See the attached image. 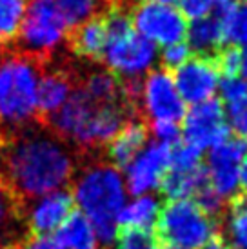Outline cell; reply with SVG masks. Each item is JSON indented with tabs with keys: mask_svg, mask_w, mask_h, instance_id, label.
<instances>
[{
	"mask_svg": "<svg viewBox=\"0 0 247 249\" xmlns=\"http://www.w3.org/2000/svg\"><path fill=\"white\" fill-rule=\"evenodd\" d=\"M6 180L22 198L62 191L75 177L69 145L49 129H26L4 147Z\"/></svg>",
	"mask_w": 247,
	"mask_h": 249,
	"instance_id": "6da1fadb",
	"label": "cell"
},
{
	"mask_svg": "<svg viewBox=\"0 0 247 249\" xmlns=\"http://www.w3.org/2000/svg\"><path fill=\"white\" fill-rule=\"evenodd\" d=\"M46 58L0 49V145L6 147L36 120V89Z\"/></svg>",
	"mask_w": 247,
	"mask_h": 249,
	"instance_id": "7a4b0ae2",
	"label": "cell"
},
{
	"mask_svg": "<svg viewBox=\"0 0 247 249\" xmlns=\"http://www.w3.org/2000/svg\"><path fill=\"white\" fill-rule=\"evenodd\" d=\"M75 204L91 222L96 240L111 246L118 235V214L125 202V182L117 167L107 164H93L84 169L73 187Z\"/></svg>",
	"mask_w": 247,
	"mask_h": 249,
	"instance_id": "3957f363",
	"label": "cell"
},
{
	"mask_svg": "<svg viewBox=\"0 0 247 249\" xmlns=\"http://www.w3.org/2000/svg\"><path fill=\"white\" fill-rule=\"evenodd\" d=\"M104 18L107 28V44L102 60L109 68V73L120 80L140 78L157 60V46L137 33L129 7L124 4L109 6Z\"/></svg>",
	"mask_w": 247,
	"mask_h": 249,
	"instance_id": "277c9868",
	"label": "cell"
},
{
	"mask_svg": "<svg viewBox=\"0 0 247 249\" xmlns=\"http://www.w3.org/2000/svg\"><path fill=\"white\" fill-rule=\"evenodd\" d=\"M220 222L211 218L191 200H167L160 208L155 233L169 248L200 249L218 236Z\"/></svg>",
	"mask_w": 247,
	"mask_h": 249,
	"instance_id": "5b68a950",
	"label": "cell"
},
{
	"mask_svg": "<svg viewBox=\"0 0 247 249\" xmlns=\"http://www.w3.org/2000/svg\"><path fill=\"white\" fill-rule=\"evenodd\" d=\"M68 24L51 0H29L20 26V44L26 53L48 60L66 35Z\"/></svg>",
	"mask_w": 247,
	"mask_h": 249,
	"instance_id": "8992f818",
	"label": "cell"
},
{
	"mask_svg": "<svg viewBox=\"0 0 247 249\" xmlns=\"http://www.w3.org/2000/svg\"><path fill=\"white\" fill-rule=\"evenodd\" d=\"M129 13L137 33L155 46H171L176 42H184L187 36L189 22L178 7L151 0H140L129 7Z\"/></svg>",
	"mask_w": 247,
	"mask_h": 249,
	"instance_id": "52a82bcc",
	"label": "cell"
},
{
	"mask_svg": "<svg viewBox=\"0 0 247 249\" xmlns=\"http://www.w3.org/2000/svg\"><path fill=\"white\" fill-rule=\"evenodd\" d=\"M246 155L247 140L233 135L209 151L206 164L207 184L227 204L242 195L240 164Z\"/></svg>",
	"mask_w": 247,
	"mask_h": 249,
	"instance_id": "ba28073f",
	"label": "cell"
},
{
	"mask_svg": "<svg viewBox=\"0 0 247 249\" xmlns=\"http://www.w3.org/2000/svg\"><path fill=\"white\" fill-rule=\"evenodd\" d=\"M182 137L185 144L196 149H213L231 137V127L226 120V107L218 98H209L185 111Z\"/></svg>",
	"mask_w": 247,
	"mask_h": 249,
	"instance_id": "9c48e42d",
	"label": "cell"
},
{
	"mask_svg": "<svg viewBox=\"0 0 247 249\" xmlns=\"http://www.w3.org/2000/svg\"><path fill=\"white\" fill-rule=\"evenodd\" d=\"M140 102L151 122H175L180 124L185 117V102L176 91L173 75L167 70L149 71L142 80Z\"/></svg>",
	"mask_w": 247,
	"mask_h": 249,
	"instance_id": "30bf717a",
	"label": "cell"
},
{
	"mask_svg": "<svg viewBox=\"0 0 247 249\" xmlns=\"http://www.w3.org/2000/svg\"><path fill=\"white\" fill-rule=\"evenodd\" d=\"M176 91L184 102L191 106L213 98L220 86V71L214 56L191 55V58L171 73Z\"/></svg>",
	"mask_w": 247,
	"mask_h": 249,
	"instance_id": "8fae6325",
	"label": "cell"
},
{
	"mask_svg": "<svg viewBox=\"0 0 247 249\" xmlns=\"http://www.w3.org/2000/svg\"><path fill=\"white\" fill-rule=\"evenodd\" d=\"M173 145L164 142H153L138 153V157L125 167V189L135 196L147 195L160 187L169 162Z\"/></svg>",
	"mask_w": 247,
	"mask_h": 249,
	"instance_id": "7c38bea8",
	"label": "cell"
},
{
	"mask_svg": "<svg viewBox=\"0 0 247 249\" xmlns=\"http://www.w3.org/2000/svg\"><path fill=\"white\" fill-rule=\"evenodd\" d=\"M28 236L24 198L0 173V249H20Z\"/></svg>",
	"mask_w": 247,
	"mask_h": 249,
	"instance_id": "4fadbf2b",
	"label": "cell"
},
{
	"mask_svg": "<svg viewBox=\"0 0 247 249\" xmlns=\"http://www.w3.org/2000/svg\"><path fill=\"white\" fill-rule=\"evenodd\" d=\"M75 198L71 191H55L40 196L31 208L26 209V224L29 235H51L75 211Z\"/></svg>",
	"mask_w": 247,
	"mask_h": 249,
	"instance_id": "5bb4252c",
	"label": "cell"
},
{
	"mask_svg": "<svg viewBox=\"0 0 247 249\" xmlns=\"http://www.w3.org/2000/svg\"><path fill=\"white\" fill-rule=\"evenodd\" d=\"M73 93V75L69 70L55 68L40 75L36 89V120L42 125L68 102Z\"/></svg>",
	"mask_w": 247,
	"mask_h": 249,
	"instance_id": "9a60e30c",
	"label": "cell"
},
{
	"mask_svg": "<svg viewBox=\"0 0 247 249\" xmlns=\"http://www.w3.org/2000/svg\"><path fill=\"white\" fill-rule=\"evenodd\" d=\"M66 40L73 55L86 60H102L107 44V28L104 15H95L71 28L66 35Z\"/></svg>",
	"mask_w": 247,
	"mask_h": 249,
	"instance_id": "2e32d148",
	"label": "cell"
},
{
	"mask_svg": "<svg viewBox=\"0 0 247 249\" xmlns=\"http://www.w3.org/2000/svg\"><path fill=\"white\" fill-rule=\"evenodd\" d=\"M149 127L140 120H131L118 131V135L107 144V159L113 167H125L138 157L145 147Z\"/></svg>",
	"mask_w": 247,
	"mask_h": 249,
	"instance_id": "e0dca14e",
	"label": "cell"
},
{
	"mask_svg": "<svg viewBox=\"0 0 247 249\" xmlns=\"http://www.w3.org/2000/svg\"><path fill=\"white\" fill-rule=\"evenodd\" d=\"M224 31L218 15H209L198 20H193L187 28V46L194 55L213 56L224 48Z\"/></svg>",
	"mask_w": 247,
	"mask_h": 249,
	"instance_id": "ac0fdd59",
	"label": "cell"
},
{
	"mask_svg": "<svg viewBox=\"0 0 247 249\" xmlns=\"http://www.w3.org/2000/svg\"><path fill=\"white\" fill-rule=\"evenodd\" d=\"M55 238L62 249H98V240L91 222L76 209L56 229Z\"/></svg>",
	"mask_w": 247,
	"mask_h": 249,
	"instance_id": "d6986e66",
	"label": "cell"
},
{
	"mask_svg": "<svg viewBox=\"0 0 247 249\" xmlns=\"http://www.w3.org/2000/svg\"><path fill=\"white\" fill-rule=\"evenodd\" d=\"M160 208V202L153 195L137 196L118 214V229H155Z\"/></svg>",
	"mask_w": 247,
	"mask_h": 249,
	"instance_id": "ffe728a7",
	"label": "cell"
},
{
	"mask_svg": "<svg viewBox=\"0 0 247 249\" xmlns=\"http://www.w3.org/2000/svg\"><path fill=\"white\" fill-rule=\"evenodd\" d=\"M207 184L206 164L194 171L180 173V171H171L167 169L160 189L167 196V200H184V198H193L202 187Z\"/></svg>",
	"mask_w": 247,
	"mask_h": 249,
	"instance_id": "44dd1931",
	"label": "cell"
},
{
	"mask_svg": "<svg viewBox=\"0 0 247 249\" xmlns=\"http://www.w3.org/2000/svg\"><path fill=\"white\" fill-rule=\"evenodd\" d=\"M80 89L93 98L96 104H113L125 100L122 91V82L120 78L109 73V71H93L86 76ZM133 106V104H131Z\"/></svg>",
	"mask_w": 247,
	"mask_h": 249,
	"instance_id": "7402d4cb",
	"label": "cell"
},
{
	"mask_svg": "<svg viewBox=\"0 0 247 249\" xmlns=\"http://www.w3.org/2000/svg\"><path fill=\"white\" fill-rule=\"evenodd\" d=\"M224 40L229 46H247V0H234L226 11L218 15Z\"/></svg>",
	"mask_w": 247,
	"mask_h": 249,
	"instance_id": "603a6c76",
	"label": "cell"
},
{
	"mask_svg": "<svg viewBox=\"0 0 247 249\" xmlns=\"http://www.w3.org/2000/svg\"><path fill=\"white\" fill-rule=\"evenodd\" d=\"M226 233L233 249H247V196L238 195L227 204Z\"/></svg>",
	"mask_w": 247,
	"mask_h": 249,
	"instance_id": "cb8c5ba5",
	"label": "cell"
},
{
	"mask_svg": "<svg viewBox=\"0 0 247 249\" xmlns=\"http://www.w3.org/2000/svg\"><path fill=\"white\" fill-rule=\"evenodd\" d=\"M29 0H0V49L18 38Z\"/></svg>",
	"mask_w": 247,
	"mask_h": 249,
	"instance_id": "d4e9b609",
	"label": "cell"
},
{
	"mask_svg": "<svg viewBox=\"0 0 247 249\" xmlns=\"http://www.w3.org/2000/svg\"><path fill=\"white\" fill-rule=\"evenodd\" d=\"M58 11L62 13V17L66 18V24L68 28H75L80 22L88 20L95 15H100L98 9L102 6V2L106 0H51ZM111 6L115 4V0H109ZM68 29V31H69Z\"/></svg>",
	"mask_w": 247,
	"mask_h": 249,
	"instance_id": "484cf974",
	"label": "cell"
},
{
	"mask_svg": "<svg viewBox=\"0 0 247 249\" xmlns=\"http://www.w3.org/2000/svg\"><path fill=\"white\" fill-rule=\"evenodd\" d=\"M220 100L226 115H233L247 106V80L242 76H229L220 82Z\"/></svg>",
	"mask_w": 247,
	"mask_h": 249,
	"instance_id": "4316f807",
	"label": "cell"
},
{
	"mask_svg": "<svg viewBox=\"0 0 247 249\" xmlns=\"http://www.w3.org/2000/svg\"><path fill=\"white\" fill-rule=\"evenodd\" d=\"M115 249H164L155 229H120Z\"/></svg>",
	"mask_w": 247,
	"mask_h": 249,
	"instance_id": "83f0119b",
	"label": "cell"
},
{
	"mask_svg": "<svg viewBox=\"0 0 247 249\" xmlns=\"http://www.w3.org/2000/svg\"><path fill=\"white\" fill-rule=\"evenodd\" d=\"M202 166H204L202 151L196 149L194 145L178 142V144H175L171 147V162H169L171 171L187 173V171H194V169H198Z\"/></svg>",
	"mask_w": 247,
	"mask_h": 249,
	"instance_id": "f1b7e54d",
	"label": "cell"
},
{
	"mask_svg": "<svg viewBox=\"0 0 247 249\" xmlns=\"http://www.w3.org/2000/svg\"><path fill=\"white\" fill-rule=\"evenodd\" d=\"M180 2H182V13L185 15V18L198 20L209 15H220L234 0H180Z\"/></svg>",
	"mask_w": 247,
	"mask_h": 249,
	"instance_id": "f546056e",
	"label": "cell"
},
{
	"mask_svg": "<svg viewBox=\"0 0 247 249\" xmlns=\"http://www.w3.org/2000/svg\"><path fill=\"white\" fill-rule=\"evenodd\" d=\"M214 56V62L218 66L220 75L224 78L229 76H240V66H242V49L236 46H224Z\"/></svg>",
	"mask_w": 247,
	"mask_h": 249,
	"instance_id": "4dcf8cb0",
	"label": "cell"
},
{
	"mask_svg": "<svg viewBox=\"0 0 247 249\" xmlns=\"http://www.w3.org/2000/svg\"><path fill=\"white\" fill-rule=\"evenodd\" d=\"M193 51L187 46V42H176L171 46H165L162 51V68L167 70L169 73H173L175 70H178L182 64H185L191 58Z\"/></svg>",
	"mask_w": 247,
	"mask_h": 249,
	"instance_id": "1f68e13d",
	"label": "cell"
},
{
	"mask_svg": "<svg viewBox=\"0 0 247 249\" xmlns=\"http://www.w3.org/2000/svg\"><path fill=\"white\" fill-rule=\"evenodd\" d=\"M155 137H157L158 142H164V144L175 145L180 142V137H182V131H180L178 124L175 122H151V127Z\"/></svg>",
	"mask_w": 247,
	"mask_h": 249,
	"instance_id": "d6a6232c",
	"label": "cell"
},
{
	"mask_svg": "<svg viewBox=\"0 0 247 249\" xmlns=\"http://www.w3.org/2000/svg\"><path fill=\"white\" fill-rule=\"evenodd\" d=\"M20 249H62L53 235H29Z\"/></svg>",
	"mask_w": 247,
	"mask_h": 249,
	"instance_id": "836d02e7",
	"label": "cell"
},
{
	"mask_svg": "<svg viewBox=\"0 0 247 249\" xmlns=\"http://www.w3.org/2000/svg\"><path fill=\"white\" fill-rule=\"evenodd\" d=\"M229 127H233L236 137L247 140V106L229 115Z\"/></svg>",
	"mask_w": 247,
	"mask_h": 249,
	"instance_id": "e575fe53",
	"label": "cell"
},
{
	"mask_svg": "<svg viewBox=\"0 0 247 249\" xmlns=\"http://www.w3.org/2000/svg\"><path fill=\"white\" fill-rule=\"evenodd\" d=\"M204 249H233V248H231V246L227 244V240L224 238V236L218 235V236H214L213 240L207 244V246Z\"/></svg>",
	"mask_w": 247,
	"mask_h": 249,
	"instance_id": "d590c367",
	"label": "cell"
},
{
	"mask_svg": "<svg viewBox=\"0 0 247 249\" xmlns=\"http://www.w3.org/2000/svg\"><path fill=\"white\" fill-rule=\"evenodd\" d=\"M240 189H242V195L247 196V155L240 164Z\"/></svg>",
	"mask_w": 247,
	"mask_h": 249,
	"instance_id": "8d00e7d4",
	"label": "cell"
},
{
	"mask_svg": "<svg viewBox=\"0 0 247 249\" xmlns=\"http://www.w3.org/2000/svg\"><path fill=\"white\" fill-rule=\"evenodd\" d=\"M240 76L247 80V49L242 51V66H240Z\"/></svg>",
	"mask_w": 247,
	"mask_h": 249,
	"instance_id": "74e56055",
	"label": "cell"
},
{
	"mask_svg": "<svg viewBox=\"0 0 247 249\" xmlns=\"http://www.w3.org/2000/svg\"><path fill=\"white\" fill-rule=\"evenodd\" d=\"M151 2H160V4H169V6H173L175 2H180V0H151Z\"/></svg>",
	"mask_w": 247,
	"mask_h": 249,
	"instance_id": "f35d334b",
	"label": "cell"
},
{
	"mask_svg": "<svg viewBox=\"0 0 247 249\" xmlns=\"http://www.w3.org/2000/svg\"><path fill=\"white\" fill-rule=\"evenodd\" d=\"M167 249H178V248H167Z\"/></svg>",
	"mask_w": 247,
	"mask_h": 249,
	"instance_id": "ab89813d",
	"label": "cell"
}]
</instances>
